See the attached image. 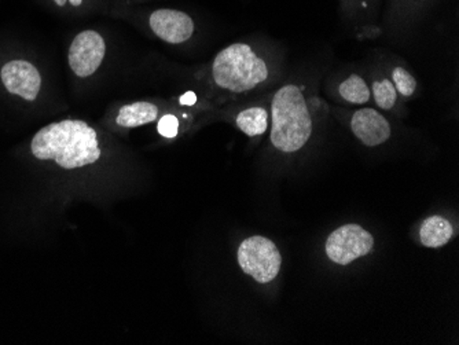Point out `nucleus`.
Listing matches in <instances>:
<instances>
[{
  "instance_id": "obj_1",
  "label": "nucleus",
  "mask_w": 459,
  "mask_h": 345,
  "mask_svg": "<svg viewBox=\"0 0 459 345\" xmlns=\"http://www.w3.org/2000/svg\"><path fill=\"white\" fill-rule=\"evenodd\" d=\"M33 156L54 160L61 168L91 166L100 157L97 133L86 121L64 120L41 128L32 139Z\"/></svg>"
},
{
  "instance_id": "obj_2",
  "label": "nucleus",
  "mask_w": 459,
  "mask_h": 345,
  "mask_svg": "<svg viewBox=\"0 0 459 345\" xmlns=\"http://www.w3.org/2000/svg\"><path fill=\"white\" fill-rule=\"evenodd\" d=\"M271 142L283 153L300 151L312 134V120L301 90L289 84L282 87L273 99Z\"/></svg>"
},
{
  "instance_id": "obj_3",
  "label": "nucleus",
  "mask_w": 459,
  "mask_h": 345,
  "mask_svg": "<svg viewBox=\"0 0 459 345\" xmlns=\"http://www.w3.org/2000/svg\"><path fill=\"white\" fill-rule=\"evenodd\" d=\"M212 73L216 84L221 89L247 92L267 79L268 69L249 46L237 43L216 56Z\"/></svg>"
},
{
  "instance_id": "obj_4",
  "label": "nucleus",
  "mask_w": 459,
  "mask_h": 345,
  "mask_svg": "<svg viewBox=\"0 0 459 345\" xmlns=\"http://www.w3.org/2000/svg\"><path fill=\"white\" fill-rule=\"evenodd\" d=\"M238 264L256 282L268 283L280 274L282 256L271 239L262 236L245 239L238 248Z\"/></svg>"
},
{
  "instance_id": "obj_5",
  "label": "nucleus",
  "mask_w": 459,
  "mask_h": 345,
  "mask_svg": "<svg viewBox=\"0 0 459 345\" xmlns=\"http://www.w3.org/2000/svg\"><path fill=\"white\" fill-rule=\"evenodd\" d=\"M374 239L359 225H345L330 234L326 254L332 262L347 266L353 260L366 256L373 249Z\"/></svg>"
},
{
  "instance_id": "obj_6",
  "label": "nucleus",
  "mask_w": 459,
  "mask_h": 345,
  "mask_svg": "<svg viewBox=\"0 0 459 345\" xmlns=\"http://www.w3.org/2000/svg\"><path fill=\"white\" fill-rule=\"evenodd\" d=\"M107 53L105 40L95 30L79 33L69 48V65L79 77H89L97 72Z\"/></svg>"
},
{
  "instance_id": "obj_7",
  "label": "nucleus",
  "mask_w": 459,
  "mask_h": 345,
  "mask_svg": "<svg viewBox=\"0 0 459 345\" xmlns=\"http://www.w3.org/2000/svg\"><path fill=\"white\" fill-rule=\"evenodd\" d=\"M0 77L10 94L18 95L25 100H35L38 98L41 87L40 73L28 61H10L2 68Z\"/></svg>"
},
{
  "instance_id": "obj_8",
  "label": "nucleus",
  "mask_w": 459,
  "mask_h": 345,
  "mask_svg": "<svg viewBox=\"0 0 459 345\" xmlns=\"http://www.w3.org/2000/svg\"><path fill=\"white\" fill-rule=\"evenodd\" d=\"M151 28L164 42L180 45L192 38L195 22L186 13L164 9L151 15Z\"/></svg>"
},
{
  "instance_id": "obj_9",
  "label": "nucleus",
  "mask_w": 459,
  "mask_h": 345,
  "mask_svg": "<svg viewBox=\"0 0 459 345\" xmlns=\"http://www.w3.org/2000/svg\"><path fill=\"white\" fill-rule=\"evenodd\" d=\"M351 130L363 145L370 148L381 145L391 136L388 120L373 109H360L355 112L351 120Z\"/></svg>"
},
{
  "instance_id": "obj_10",
  "label": "nucleus",
  "mask_w": 459,
  "mask_h": 345,
  "mask_svg": "<svg viewBox=\"0 0 459 345\" xmlns=\"http://www.w3.org/2000/svg\"><path fill=\"white\" fill-rule=\"evenodd\" d=\"M453 225L442 216H430L420 229V239L428 248H442L453 238Z\"/></svg>"
},
{
  "instance_id": "obj_11",
  "label": "nucleus",
  "mask_w": 459,
  "mask_h": 345,
  "mask_svg": "<svg viewBox=\"0 0 459 345\" xmlns=\"http://www.w3.org/2000/svg\"><path fill=\"white\" fill-rule=\"evenodd\" d=\"M159 116L156 105L151 102H135L121 108L117 116V125L126 128L141 127L153 123Z\"/></svg>"
},
{
  "instance_id": "obj_12",
  "label": "nucleus",
  "mask_w": 459,
  "mask_h": 345,
  "mask_svg": "<svg viewBox=\"0 0 459 345\" xmlns=\"http://www.w3.org/2000/svg\"><path fill=\"white\" fill-rule=\"evenodd\" d=\"M237 125L247 136L262 135L267 131L268 112L263 108H250L237 116Z\"/></svg>"
},
{
  "instance_id": "obj_13",
  "label": "nucleus",
  "mask_w": 459,
  "mask_h": 345,
  "mask_svg": "<svg viewBox=\"0 0 459 345\" xmlns=\"http://www.w3.org/2000/svg\"><path fill=\"white\" fill-rule=\"evenodd\" d=\"M340 94L351 104L362 105L370 99V90L365 80L358 74H352L340 84Z\"/></svg>"
},
{
  "instance_id": "obj_14",
  "label": "nucleus",
  "mask_w": 459,
  "mask_h": 345,
  "mask_svg": "<svg viewBox=\"0 0 459 345\" xmlns=\"http://www.w3.org/2000/svg\"><path fill=\"white\" fill-rule=\"evenodd\" d=\"M374 99L376 104L384 110L392 109L398 100L396 97V89L391 80L384 79L381 82H374L373 83Z\"/></svg>"
},
{
  "instance_id": "obj_15",
  "label": "nucleus",
  "mask_w": 459,
  "mask_h": 345,
  "mask_svg": "<svg viewBox=\"0 0 459 345\" xmlns=\"http://www.w3.org/2000/svg\"><path fill=\"white\" fill-rule=\"evenodd\" d=\"M394 86L403 97H411L417 90V82L404 68H394L392 72Z\"/></svg>"
},
{
  "instance_id": "obj_16",
  "label": "nucleus",
  "mask_w": 459,
  "mask_h": 345,
  "mask_svg": "<svg viewBox=\"0 0 459 345\" xmlns=\"http://www.w3.org/2000/svg\"><path fill=\"white\" fill-rule=\"evenodd\" d=\"M157 128H159L160 135L165 136V138H175L179 130V121L175 116L167 115L159 121Z\"/></svg>"
},
{
  "instance_id": "obj_17",
  "label": "nucleus",
  "mask_w": 459,
  "mask_h": 345,
  "mask_svg": "<svg viewBox=\"0 0 459 345\" xmlns=\"http://www.w3.org/2000/svg\"><path fill=\"white\" fill-rule=\"evenodd\" d=\"M195 102H197V95L193 91L186 92L179 99V104L182 105V107H186V105H187V107H193V105H195Z\"/></svg>"
},
{
  "instance_id": "obj_18",
  "label": "nucleus",
  "mask_w": 459,
  "mask_h": 345,
  "mask_svg": "<svg viewBox=\"0 0 459 345\" xmlns=\"http://www.w3.org/2000/svg\"><path fill=\"white\" fill-rule=\"evenodd\" d=\"M56 2V6H65L66 2H71L74 6H80L82 4V0H53Z\"/></svg>"
}]
</instances>
